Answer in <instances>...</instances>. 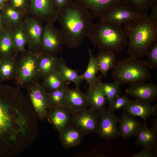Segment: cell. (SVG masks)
<instances>
[{"instance_id":"cell-19","label":"cell","mask_w":157,"mask_h":157,"mask_svg":"<svg viewBox=\"0 0 157 157\" xmlns=\"http://www.w3.org/2000/svg\"><path fill=\"white\" fill-rule=\"evenodd\" d=\"M120 135L124 139L136 136L142 126L141 122L124 111L118 119Z\"/></svg>"},{"instance_id":"cell-10","label":"cell","mask_w":157,"mask_h":157,"mask_svg":"<svg viewBox=\"0 0 157 157\" xmlns=\"http://www.w3.org/2000/svg\"><path fill=\"white\" fill-rule=\"evenodd\" d=\"M55 22L45 23L42 38V52L56 55L62 51L64 42L61 30L54 25Z\"/></svg>"},{"instance_id":"cell-32","label":"cell","mask_w":157,"mask_h":157,"mask_svg":"<svg viewBox=\"0 0 157 157\" xmlns=\"http://www.w3.org/2000/svg\"><path fill=\"white\" fill-rule=\"evenodd\" d=\"M156 0H123L132 11L140 15L147 14L151 4Z\"/></svg>"},{"instance_id":"cell-40","label":"cell","mask_w":157,"mask_h":157,"mask_svg":"<svg viewBox=\"0 0 157 157\" xmlns=\"http://www.w3.org/2000/svg\"><path fill=\"white\" fill-rule=\"evenodd\" d=\"M151 17L157 19V0L155 1L151 5Z\"/></svg>"},{"instance_id":"cell-42","label":"cell","mask_w":157,"mask_h":157,"mask_svg":"<svg viewBox=\"0 0 157 157\" xmlns=\"http://www.w3.org/2000/svg\"><path fill=\"white\" fill-rule=\"evenodd\" d=\"M8 2V0H0V10H1Z\"/></svg>"},{"instance_id":"cell-14","label":"cell","mask_w":157,"mask_h":157,"mask_svg":"<svg viewBox=\"0 0 157 157\" xmlns=\"http://www.w3.org/2000/svg\"><path fill=\"white\" fill-rule=\"evenodd\" d=\"M140 15L132 11L122 2L109 10L100 20L109 21L122 26L133 20Z\"/></svg>"},{"instance_id":"cell-31","label":"cell","mask_w":157,"mask_h":157,"mask_svg":"<svg viewBox=\"0 0 157 157\" xmlns=\"http://www.w3.org/2000/svg\"><path fill=\"white\" fill-rule=\"evenodd\" d=\"M68 88L65 86L48 92L49 98L52 108L57 107H67L66 98Z\"/></svg>"},{"instance_id":"cell-35","label":"cell","mask_w":157,"mask_h":157,"mask_svg":"<svg viewBox=\"0 0 157 157\" xmlns=\"http://www.w3.org/2000/svg\"><path fill=\"white\" fill-rule=\"evenodd\" d=\"M127 96L119 95L116 97L109 104L108 108L112 112L124 108L126 106L130 100Z\"/></svg>"},{"instance_id":"cell-9","label":"cell","mask_w":157,"mask_h":157,"mask_svg":"<svg viewBox=\"0 0 157 157\" xmlns=\"http://www.w3.org/2000/svg\"><path fill=\"white\" fill-rule=\"evenodd\" d=\"M100 116L90 108L72 111L71 122L84 134L97 133Z\"/></svg>"},{"instance_id":"cell-21","label":"cell","mask_w":157,"mask_h":157,"mask_svg":"<svg viewBox=\"0 0 157 157\" xmlns=\"http://www.w3.org/2000/svg\"><path fill=\"white\" fill-rule=\"evenodd\" d=\"M59 58L56 55L41 52L38 55L37 70L39 78L42 79L57 69Z\"/></svg>"},{"instance_id":"cell-24","label":"cell","mask_w":157,"mask_h":157,"mask_svg":"<svg viewBox=\"0 0 157 157\" xmlns=\"http://www.w3.org/2000/svg\"><path fill=\"white\" fill-rule=\"evenodd\" d=\"M18 55L12 39L11 30L6 28L0 30V58Z\"/></svg>"},{"instance_id":"cell-13","label":"cell","mask_w":157,"mask_h":157,"mask_svg":"<svg viewBox=\"0 0 157 157\" xmlns=\"http://www.w3.org/2000/svg\"><path fill=\"white\" fill-rule=\"evenodd\" d=\"M118 119L114 112L106 108L100 115L97 133L101 138L106 140L120 136L117 126Z\"/></svg>"},{"instance_id":"cell-16","label":"cell","mask_w":157,"mask_h":157,"mask_svg":"<svg viewBox=\"0 0 157 157\" xmlns=\"http://www.w3.org/2000/svg\"><path fill=\"white\" fill-rule=\"evenodd\" d=\"M91 12L94 19H101L110 9L123 0H76Z\"/></svg>"},{"instance_id":"cell-3","label":"cell","mask_w":157,"mask_h":157,"mask_svg":"<svg viewBox=\"0 0 157 157\" xmlns=\"http://www.w3.org/2000/svg\"><path fill=\"white\" fill-rule=\"evenodd\" d=\"M123 25L128 38L129 56L140 59L146 56L157 42V19L147 14L140 15Z\"/></svg>"},{"instance_id":"cell-1","label":"cell","mask_w":157,"mask_h":157,"mask_svg":"<svg viewBox=\"0 0 157 157\" xmlns=\"http://www.w3.org/2000/svg\"><path fill=\"white\" fill-rule=\"evenodd\" d=\"M19 89L0 82V157L24 151L38 135L37 117Z\"/></svg>"},{"instance_id":"cell-29","label":"cell","mask_w":157,"mask_h":157,"mask_svg":"<svg viewBox=\"0 0 157 157\" xmlns=\"http://www.w3.org/2000/svg\"><path fill=\"white\" fill-rule=\"evenodd\" d=\"M43 85L48 92L65 86L66 83L58 69L49 73L42 79Z\"/></svg>"},{"instance_id":"cell-22","label":"cell","mask_w":157,"mask_h":157,"mask_svg":"<svg viewBox=\"0 0 157 157\" xmlns=\"http://www.w3.org/2000/svg\"><path fill=\"white\" fill-rule=\"evenodd\" d=\"M67 107L71 111L88 108V100L85 94L79 89L68 88L66 98Z\"/></svg>"},{"instance_id":"cell-27","label":"cell","mask_w":157,"mask_h":157,"mask_svg":"<svg viewBox=\"0 0 157 157\" xmlns=\"http://www.w3.org/2000/svg\"><path fill=\"white\" fill-rule=\"evenodd\" d=\"M95 57L99 71L102 76L107 77L108 72L116 62L115 55L113 52L100 50Z\"/></svg>"},{"instance_id":"cell-43","label":"cell","mask_w":157,"mask_h":157,"mask_svg":"<svg viewBox=\"0 0 157 157\" xmlns=\"http://www.w3.org/2000/svg\"><path fill=\"white\" fill-rule=\"evenodd\" d=\"M153 127L155 130L157 131V120L156 119H155L153 121Z\"/></svg>"},{"instance_id":"cell-26","label":"cell","mask_w":157,"mask_h":157,"mask_svg":"<svg viewBox=\"0 0 157 157\" xmlns=\"http://www.w3.org/2000/svg\"><path fill=\"white\" fill-rule=\"evenodd\" d=\"M60 134L62 143L66 148L71 147L78 145L81 142L83 134L76 127L69 126Z\"/></svg>"},{"instance_id":"cell-7","label":"cell","mask_w":157,"mask_h":157,"mask_svg":"<svg viewBox=\"0 0 157 157\" xmlns=\"http://www.w3.org/2000/svg\"><path fill=\"white\" fill-rule=\"evenodd\" d=\"M27 89L28 99L37 118L43 120L47 118L52 108L48 96V92L39 79L28 85Z\"/></svg>"},{"instance_id":"cell-2","label":"cell","mask_w":157,"mask_h":157,"mask_svg":"<svg viewBox=\"0 0 157 157\" xmlns=\"http://www.w3.org/2000/svg\"><path fill=\"white\" fill-rule=\"evenodd\" d=\"M93 19L90 11L76 1L60 8L56 20L61 26L64 44L69 48L79 47L88 35Z\"/></svg>"},{"instance_id":"cell-5","label":"cell","mask_w":157,"mask_h":157,"mask_svg":"<svg viewBox=\"0 0 157 157\" xmlns=\"http://www.w3.org/2000/svg\"><path fill=\"white\" fill-rule=\"evenodd\" d=\"M111 76L121 84L131 85L149 80L151 74L146 60L129 56L116 61Z\"/></svg>"},{"instance_id":"cell-6","label":"cell","mask_w":157,"mask_h":157,"mask_svg":"<svg viewBox=\"0 0 157 157\" xmlns=\"http://www.w3.org/2000/svg\"><path fill=\"white\" fill-rule=\"evenodd\" d=\"M20 54L14 79L16 87L19 89L26 88L31 83L39 79L37 70L38 55L27 50Z\"/></svg>"},{"instance_id":"cell-18","label":"cell","mask_w":157,"mask_h":157,"mask_svg":"<svg viewBox=\"0 0 157 157\" xmlns=\"http://www.w3.org/2000/svg\"><path fill=\"white\" fill-rule=\"evenodd\" d=\"M71 115L72 111L67 107H57L51 110L47 118L60 133L69 126Z\"/></svg>"},{"instance_id":"cell-37","label":"cell","mask_w":157,"mask_h":157,"mask_svg":"<svg viewBox=\"0 0 157 157\" xmlns=\"http://www.w3.org/2000/svg\"><path fill=\"white\" fill-rule=\"evenodd\" d=\"M8 3L17 11L27 14L29 0H8Z\"/></svg>"},{"instance_id":"cell-8","label":"cell","mask_w":157,"mask_h":157,"mask_svg":"<svg viewBox=\"0 0 157 157\" xmlns=\"http://www.w3.org/2000/svg\"><path fill=\"white\" fill-rule=\"evenodd\" d=\"M36 18L26 15L21 25L25 32L28 51L37 55L42 52L41 42L43 26Z\"/></svg>"},{"instance_id":"cell-12","label":"cell","mask_w":157,"mask_h":157,"mask_svg":"<svg viewBox=\"0 0 157 157\" xmlns=\"http://www.w3.org/2000/svg\"><path fill=\"white\" fill-rule=\"evenodd\" d=\"M102 76L101 74L97 76L94 81L89 85L85 93L89 108L99 116L106 109L108 101L101 87Z\"/></svg>"},{"instance_id":"cell-11","label":"cell","mask_w":157,"mask_h":157,"mask_svg":"<svg viewBox=\"0 0 157 157\" xmlns=\"http://www.w3.org/2000/svg\"><path fill=\"white\" fill-rule=\"evenodd\" d=\"M58 11L53 0H29L27 15L43 23L55 22Z\"/></svg>"},{"instance_id":"cell-20","label":"cell","mask_w":157,"mask_h":157,"mask_svg":"<svg viewBox=\"0 0 157 157\" xmlns=\"http://www.w3.org/2000/svg\"><path fill=\"white\" fill-rule=\"evenodd\" d=\"M144 122L136 136L135 144L143 148H147L155 152L157 151V131L148 127Z\"/></svg>"},{"instance_id":"cell-38","label":"cell","mask_w":157,"mask_h":157,"mask_svg":"<svg viewBox=\"0 0 157 157\" xmlns=\"http://www.w3.org/2000/svg\"><path fill=\"white\" fill-rule=\"evenodd\" d=\"M156 153L150 149L143 148L140 151L134 154L132 157H154Z\"/></svg>"},{"instance_id":"cell-30","label":"cell","mask_w":157,"mask_h":157,"mask_svg":"<svg viewBox=\"0 0 157 157\" xmlns=\"http://www.w3.org/2000/svg\"><path fill=\"white\" fill-rule=\"evenodd\" d=\"M11 31L12 41L18 54L26 51L25 47L27 44V40L22 26L21 25L17 26Z\"/></svg>"},{"instance_id":"cell-41","label":"cell","mask_w":157,"mask_h":157,"mask_svg":"<svg viewBox=\"0 0 157 157\" xmlns=\"http://www.w3.org/2000/svg\"><path fill=\"white\" fill-rule=\"evenodd\" d=\"M6 28V27L4 19L0 10V30H4Z\"/></svg>"},{"instance_id":"cell-39","label":"cell","mask_w":157,"mask_h":157,"mask_svg":"<svg viewBox=\"0 0 157 157\" xmlns=\"http://www.w3.org/2000/svg\"><path fill=\"white\" fill-rule=\"evenodd\" d=\"M56 7L59 10L65 6L73 1V0H53Z\"/></svg>"},{"instance_id":"cell-28","label":"cell","mask_w":157,"mask_h":157,"mask_svg":"<svg viewBox=\"0 0 157 157\" xmlns=\"http://www.w3.org/2000/svg\"><path fill=\"white\" fill-rule=\"evenodd\" d=\"M57 69L66 83L72 82L76 87L79 88L83 80L76 70L72 69L66 65L65 60L62 57L59 58Z\"/></svg>"},{"instance_id":"cell-36","label":"cell","mask_w":157,"mask_h":157,"mask_svg":"<svg viewBox=\"0 0 157 157\" xmlns=\"http://www.w3.org/2000/svg\"><path fill=\"white\" fill-rule=\"evenodd\" d=\"M146 63L150 69H156L157 67V42L155 43L149 50Z\"/></svg>"},{"instance_id":"cell-33","label":"cell","mask_w":157,"mask_h":157,"mask_svg":"<svg viewBox=\"0 0 157 157\" xmlns=\"http://www.w3.org/2000/svg\"><path fill=\"white\" fill-rule=\"evenodd\" d=\"M88 52L89 59L87 68L84 73L81 75L82 78L86 80L89 85L95 80L99 71L96 57L93 55L91 49H89Z\"/></svg>"},{"instance_id":"cell-25","label":"cell","mask_w":157,"mask_h":157,"mask_svg":"<svg viewBox=\"0 0 157 157\" xmlns=\"http://www.w3.org/2000/svg\"><path fill=\"white\" fill-rule=\"evenodd\" d=\"M1 11L6 28L11 30L21 25L26 15L16 10L8 2Z\"/></svg>"},{"instance_id":"cell-15","label":"cell","mask_w":157,"mask_h":157,"mask_svg":"<svg viewBox=\"0 0 157 157\" xmlns=\"http://www.w3.org/2000/svg\"><path fill=\"white\" fill-rule=\"evenodd\" d=\"M130 85L126 92L135 99L150 104L156 99L157 86L154 83L141 82Z\"/></svg>"},{"instance_id":"cell-17","label":"cell","mask_w":157,"mask_h":157,"mask_svg":"<svg viewBox=\"0 0 157 157\" xmlns=\"http://www.w3.org/2000/svg\"><path fill=\"white\" fill-rule=\"evenodd\" d=\"M124 111L131 116L140 117L144 122L151 115H156L157 113V105L152 106L151 104L144 102L137 99H130L124 108Z\"/></svg>"},{"instance_id":"cell-4","label":"cell","mask_w":157,"mask_h":157,"mask_svg":"<svg viewBox=\"0 0 157 157\" xmlns=\"http://www.w3.org/2000/svg\"><path fill=\"white\" fill-rule=\"evenodd\" d=\"M87 37L94 47L101 51L121 52L128 44V37L123 27L102 20L93 24Z\"/></svg>"},{"instance_id":"cell-23","label":"cell","mask_w":157,"mask_h":157,"mask_svg":"<svg viewBox=\"0 0 157 157\" xmlns=\"http://www.w3.org/2000/svg\"><path fill=\"white\" fill-rule=\"evenodd\" d=\"M17 63V56L0 58V82L14 79Z\"/></svg>"},{"instance_id":"cell-34","label":"cell","mask_w":157,"mask_h":157,"mask_svg":"<svg viewBox=\"0 0 157 157\" xmlns=\"http://www.w3.org/2000/svg\"><path fill=\"white\" fill-rule=\"evenodd\" d=\"M121 84L115 81L113 83L102 82L101 87L103 92L106 97L109 104L121 93L120 85Z\"/></svg>"}]
</instances>
